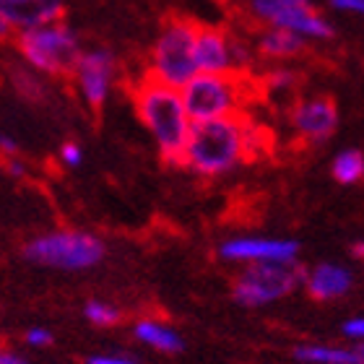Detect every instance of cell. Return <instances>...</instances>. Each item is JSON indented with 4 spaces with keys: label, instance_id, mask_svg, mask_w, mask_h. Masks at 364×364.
Instances as JSON below:
<instances>
[{
    "label": "cell",
    "instance_id": "obj_20",
    "mask_svg": "<svg viewBox=\"0 0 364 364\" xmlns=\"http://www.w3.org/2000/svg\"><path fill=\"white\" fill-rule=\"evenodd\" d=\"M84 315L89 323L99 328H112L120 323V310L112 302H105V299H89L84 307Z\"/></svg>",
    "mask_w": 364,
    "mask_h": 364
},
{
    "label": "cell",
    "instance_id": "obj_9",
    "mask_svg": "<svg viewBox=\"0 0 364 364\" xmlns=\"http://www.w3.org/2000/svg\"><path fill=\"white\" fill-rule=\"evenodd\" d=\"M196 60L200 73H245L252 63V50L221 26H200Z\"/></svg>",
    "mask_w": 364,
    "mask_h": 364
},
{
    "label": "cell",
    "instance_id": "obj_30",
    "mask_svg": "<svg viewBox=\"0 0 364 364\" xmlns=\"http://www.w3.org/2000/svg\"><path fill=\"white\" fill-rule=\"evenodd\" d=\"M351 258L359 260V263H364V240H359V242L351 245Z\"/></svg>",
    "mask_w": 364,
    "mask_h": 364
},
{
    "label": "cell",
    "instance_id": "obj_15",
    "mask_svg": "<svg viewBox=\"0 0 364 364\" xmlns=\"http://www.w3.org/2000/svg\"><path fill=\"white\" fill-rule=\"evenodd\" d=\"M133 336L138 341L149 346V349L159 351V354H180L185 349V341L177 328L159 318H141L133 323Z\"/></svg>",
    "mask_w": 364,
    "mask_h": 364
},
{
    "label": "cell",
    "instance_id": "obj_7",
    "mask_svg": "<svg viewBox=\"0 0 364 364\" xmlns=\"http://www.w3.org/2000/svg\"><path fill=\"white\" fill-rule=\"evenodd\" d=\"M304 273L294 263H255L245 266L232 284V296L242 307H263L291 294Z\"/></svg>",
    "mask_w": 364,
    "mask_h": 364
},
{
    "label": "cell",
    "instance_id": "obj_23",
    "mask_svg": "<svg viewBox=\"0 0 364 364\" xmlns=\"http://www.w3.org/2000/svg\"><path fill=\"white\" fill-rule=\"evenodd\" d=\"M23 341L29 343V346H34V349H45V346L53 343V333H50L47 328L37 326V328H29V331L23 333Z\"/></svg>",
    "mask_w": 364,
    "mask_h": 364
},
{
    "label": "cell",
    "instance_id": "obj_2",
    "mask_svg": "<svg viewBox=\"0 0 364 364\" xmlns=\"http://www.w3.org/2000/svg\"><path fill=\"white\" fill-rule=\"evenodd\" d=\"M247 154V114L193 122L180 167L200 177H221L237 169Z\"/></svg>",
    "mask_w": 364,
    "mask_h": 364
},
{
    "label": "cell",
    "instance_id": "obj_29",
    "mask_svg": "<svg viewBox=\"0 0 364 364\" xmlns=\"http://www.w3.org/2000/svg\"><path fill=\"white\" fill-rule=\"evenodd\" d=\"M0 151H3V156H16V154H18L16 138L8 136V133H3V136H0Z\"/></svg>",
    "mask_w": 364,
    "mask_h": 364
},
{
    "label": "cell",
    "instance_id": "obj_24",
    "mask_svg": "<svg viewBox=\"0 0 364 364\" xmlns=\"http://www.w3.org/2000/svg\"><path fill=\"white\" fill-rule=\"evenodd\" d=\"M60 161L65 164V167L76 169L81 161H84V151H81V146L73 144V141H68V144L60 146Z\"/></svg>",
    "mask_w": 364,
    "mask_h": 364
},
{
    "label": "cell",
    "instance_id": "obj_25",
    "mask_svg": "<svg viewBox=\"0 0 364 364\" xmlns=\"http://www.w3.org/2000/svg\"><path fill=\"white\" fill-rule=\"evenodd\" d=\"M343 336L354 343H364V315H357V318H349L341 326Z\"/></svg>",
    "mask_w": 364,
    "mask_h": 364
},
{
    "label": "cell",
    "instance_id": "obj_11",
    "mask_svg": "<svg viewBox=\"0 0 364 364\" xmlns=\"http://www.w3.org/2000/svg\"><path fill=\"white\" fill-rule=\"evenodd\" d=\"M299 242L287 237H229L219 245V258L237 266L255 263H296Z\"/></svg>",
    "mask_w": 364,
    "mask_h": 364
},
{
    "label": "cell",
    "instance_id": "obj_27",
    "mask_svg": "<svg viewBox=\"0 0 364 364\" xmlns=\"http://www.w3.org/2000/svg\"><path fill=\"white\" fill-rule=\"evenodd\" d=\"M86 364H141V362L128 357H117V354H94V357H89Z\"/></svg>",
    "mask_w": 364,
    "mask_h": 364
},
{
    "label": "cell",
    "instance_id": "obj_14",
    "mask_svg": "<svg viewBox=\"0 0 364 364\" xmlns=\"http://www.w3.org/2000/svg\"><path fill=\"white\" fill-rule=\"evenodd\" d=\"M302 284L312 299L331 302V299L349 294L351 287H354V273L341 263H318L304 273Z\"/></svg>",
    "mask_w": 364,
    "mask_h": 364
},
{
    "label": "cell",
    "instance_id": "obj_26",
    "mask_svg": "<svg viewBox=\"0 0 364 364\" xmlns=\"http://www.w3.org/2000/svg\"><path fill=\"white\" fill-rule=\"evenodd\" d=\"M331 8L341 11V14H351V16H364V0H328Z\"/></svg>",
    "mask_w": 364,
    "mask_h": 364
},
{
    "label": "cell",
    "instance_id": "obj_1",
    "mask_svg": "<svg viewBox=\"0 0 364 364\" xmlns=\"http://www.w3.org/2000/svg\"><path fill=\"white\" fill-rule=\"evenodd\" d=\"M130 97H133L138 120L144 122V128L154 138L159 156L169 164H180L190 130H193V117L185 107L182 89L161 84L144 73L133 84Z\"/></svg>",
    "mask_w": 364,
    "mask_h": 364
},
{
    "label": "cell",
    "instance_id": "obj_12",
    "mask_svg": "<svg viewBox=\"0 0 364 364\" xmlns=\"http://www.w3.org/2000/svg\"><path fill=\"white\" fill-rule=\"evenodd\" d=\"M289 128L304 144H323L338 128V109L328 97H304L289 109Z\"/></svg>",
    "mask_w": 364,
    "mask_h": 364
},
{
    "label": "cell",
    "instance_id": "obj_21",
    "mask_svg": "<svg viewBox=\"0 0 364 364\" xmlns=\"http://www.w3.org/2000/svg\"><path fill=\"white\" fill-rule=\"evenodd\" d=\"M266 81H268V86H271V89L287 91V89H291V86L296 84V76L287 68H276V70H271V73H268Z\"/></svg>",
    "mask_w": 364,
    "mask_h": 364
},
{
    "label": "cell",
    "instance_id": "obj_6",
    "mask_svg": "<svg viewBox=\"0 0 364 364\" xmlns=\"http://www.w3.org/2000/svg\"><path fill=\"white\" fill-rule=\"evenodd\" d=\"M23 258L55 271H89L105 258V242L81 229H53L23 245Z\"/></svg>",
    "mask_w": 364,
    "mask_h": 364
},
{
    "label": "cell",
    "instance_id": "obj_16",
    "mask_svg": "<svg viewBox=\"0 0 364 364\" xmlns=\"http://www.w3.org/2000/svg\"><path fill=\"white\" fill-rule=\"evenodd\" d=\"M294 359L302 364H364V343H302L294 349Z\"/></svg>",
    "mask_w": 364,
    "mask_h": 364
},
{
    "label": "cell",
    "instance_id": "obj_10",
    "mask_svg": "<svg viewBox=\"0 0 364 364\" xmlns=\"http://www.w3.org/2000/svg\"><path fill=\"white\" fill-rule=\"evenodd\" d=\"M117 78V58L105 47L84 50L70 73L73 89L89 109H102Z\"/></svg>",
    "mask_w": 364,
    "mask_h": 364
},
{
    "label": "cell",
    "instance_id": "obj_3",
    "mask_svg": "<svg viewBox=\"0 0 364 364\" xmlns=\"http://www.w3.org/2000/svg\"><path fill=\"white\" fill-rule=\"evenodd\" d=\"M11 39H14L21 63L50 78H70L78 58L84 53L78 34L63 18L34 26V29L16 31Z\"/></svg>",
    "mask_w": 364,
    "mask_h": 364
},
{
    "label": "cell",
    "instance_id": "obj_8",
    "mask_svg": "<svg viewBox=\"0 0 364 364\" xmlns=\"http://www.w3.org/2000/svg\"><path fill=\"white\" fill-rule=\"evenodd\" d=\"M250 14L266 26L296 31L304 39L326 42L333 37V26L312 0H250Z\"/></svg>",
    "mask_w": 364,
    "mask_h": 364
},
{
    "label": "cell",
    "instance_id": "obj_5",
    "mask_svg": "<svg viewBox=\"0 0 364 364\" xmlns=\"http://www.w3.org/2000/svg\"><path fill=\"white\" fill-rule=\"evenodd\" d=\"M198 29L200 26L196 21L182 18V16L167 18L151 45L146 76L156 78L167 86H175V89H182L190 78H196L200 73L196 60Z\"/></svg>",
    "mask_w": 364,
    "mask_h": 364
},
{
    "label": "cell",
    "instance_id": "obj_17",
    "mask_svg": "<svg viewBox=\"0 0 364 364\" xmlns=\"http://www.w3.org/2000/svg\"><path fill=\"white\" fill-rule=\"evenodd\" d=\"M304 47H307V39L299 37L296 31L276 29V26H266L255 42V50L266 60H291L304 53Z\"/></svg>",
    "mask_w": 364,
    "mask_h": 364
},
{
    "label": "cell",
    "instance_id": "obj_28",
    "mask_svg": "<svg viewBox=\"0 0 364 364\" xmlns=\"http://www.w3.org/2000/svg\"><path fill=\"white\" fill-rule=\"evenodd\" d=\"M0 364H31V362L23 354H18V351L3 349L0 351Z\"/></svg>",
    "mask_w": 364,
    "mask_h": 364
},
{
    "label": "cell",
    "instance_id": "obj_4",
    "mask_svg": "<svg viewBox=\"0 0 364 364\" xmlns=\"http://www.w3.org/2000/svg\"><path fill=\"white\" fill-rule=\"evenodd\" d=\"M255 97L247 73H198L182 86V99L193 122L240 117Z\"/></svg>",
    "mask_w": 364,
    "mask_h": 364
},
{
    "label": "cell",
    "instance_id": "obj_19",
    "mask_svg": "<svg viewBox=\"0 0 364 364\" xmlns=\"http://www.w3.org/2000/svg\"><path fill=\"white\" fill-rule=\"evenodd\" d=\"M11 84H14V89L18 91L26 102H39V99L45 97L42 73H37L34 68H29L26 63H23V65H14V68H11Z\"/></svg>",
    "mask_w": 364,
    "mask_h": 364
},
{
    "label": "cell",
    "instance_id": "obj_22",
    "mask_svg": "<svg viewBox=\"0 0 364 364\" xmlns=\"http://www.w3.org/2000/svg\"><path fill=\"white\" fill-rule=\"evenodd\" d=\"M3 169H6V175L11 180H26L29 177V167H26V161L16 154V156H3Z\"/></svg>",
    "mask_w": 364,
    "mask_h": 364
},
{
    "label": "cell",
    "instance_id": "obj_18",
    "mask_svg": "<svg viewBox=\"0 0 364 364\" xmlns=\"http://www.w3.org/2000/svg\"><path fill=\"white\" fill-rule=\"evenodd\" d=\"M331 172H333V180L341 182V185H357L364 180V151L359 149H343L333 156V164H331Z\"/></svg>",
    "mask_w": 364,
    "mask_h": 364
},
{
    "label": "cell",
    "instance_id": "obj_13",
    "mask_svg": "<svg viewBox=\"0 0 364 364\" xmlns=\"http://www.w3.org/2000/svg\"><path fill=\"white\" fill-rule=\"evenodd\" d=\"M63 0H0V29L3 37L34 29L42 23L60 21Z\"/></svg>",
    "mask_w": 364,
    "mask_h": 364
}]
</instances>
